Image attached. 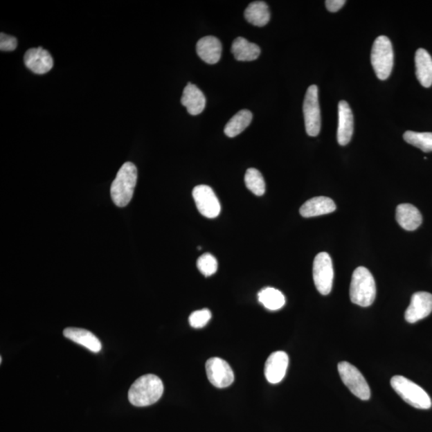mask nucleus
Instances as JSON below:
<instances>
[{
	"instance_id": "nucleus-6",
	"label": "nucleus",
	"mask_w": 432,
	"mask_h": 432,
	"mask_svg": "<svg viewBox=\"0 0 432 432\" xmlns=\"http://www.w3.org/2000/svg\"><path fill=\"white\" fill-rule=\"evenodd\" d=\"M338 371L343 384L357 397L362 400H368L371 397V390L367 380L352 364L341 362L338 364Z\"/></svg>"
},
{
	"instance_id": "nucleus-26",
	"label": "nucleus",
	"mask_w": 432,
	"mask_h": 432,
	"mask_svg": "<svg viewBox=\"0 0 432 432\" xmlns=\"http://www.w3.org/2000/svg\"><path fill=\"white\" fill-rule=\"evenodd\" d=\"M245 184L250 191L257 195L261 197L265 193L266 185L263 176L255 168H249L245 174Z\"/></svg>"
},
{
	"instance_id": "nucleus-8",
	"label": "nucleus",
	"mask_w": 432,
	"mask_h": 432,
	"mask_svg": "<svg viewBox=\"0 0 432 432\" xmlns=\"http://www.w3.org/2000/svg\"><path fill=\"white\" fill-rule=\"evenodd\" d=\"M313 279L321 294L327 296L331 292L334 269L332 260L327 252H321L316 256L313 264Z\"/></svg>"
},
{
	"instance_id": "nucleus-30",
	"label": "nucleus",
	"mask_w": 432,
	"mask_h": 432,
	"mask_svg": "<svg viewBox=\"0 0 432 432\" xmlns=\"http://www.w3.org/2000/svg\"><path fill=\"white\" fill-rule=\"evenodd\" d=\"M345 3L346 1H344V0H327L325 2L328 11L331 12L339 11Z\"/></svg>"
},
{
	"instance_id": "nucleus-4",
	"label": "nucleus",
	"mask_w": 432,
	"mask_h": 432,
	"mask_svg": "<svg viewBox=\"0 0 432 432\" xmlns=\"http://www.w3.org/2000/svg\"><path fill=\"white\" fill-rule=\"evenodd\" d=\"M390 385L395 392L413 408L426 410L431 407V399L429 394L411 380L401 375H395L390 379Z\"/></svg>"
},
{
	"instance_id": "nucleus-24",
	"label": "nucleus",
	"mask_w": 432,
	"mask_h": 432,
	"mask_svg": "<svg viewBox=\"0 0 432 432\" xmlns=\"http://www.w3.org/2000/svg\"><path fill=\"white\" fill-rule=\"evenodd\" d=\"M259 301L267 309L277 311L285 306L286 300L282 293L273 287H265L258 294Z\"/></svg>"
},
{
	"instance_id": "nucleus-15",
	"label": "nucleus",
	"mask_w": 432,
	"mask_h": 432,
	"mask_svg": "<svg viewBox=\"0 0 432 432\" xmlns=\"http://www.w3.org/2000/svg\"><path fill=\"white\" fill-rule=\"evenodd\" d=\"M197 51L200 59L205 63L215 64L218 63L222 55V44L214 36H205L198 41Z\"/></svg>"
},
{
	"instance_id": "nucleus-9",
	"label": "nucleus",
	"mask_w": 432,
	"mask_h": 432,
	"mask_svg": "<svg viewBox=\"0 0 432 432\" xmlns=\"http://www.w3.org/2000/svg\"><path fill=\"white\" fill-rule=\"evenodd\" d=\"M206 372L210 384L217 388L229 387L234 382L235 375L230 365L219 357L210 358L206 363Z\"/></svg>"
},
{
	"instance_id": "nucleus-23",
	"label": "nucleus",
	"mask_w": 432,
	"mask_h": 432,
	"mask_svg": "<svg viewBox=\"0 0 432 432\" xmlns=\"http://www.w3.org/2000/svg\"><path fill=\"white\" fill-rule=\"evenodd\" d=\"M252 113L249 110H242L231 118L224 127L225 135L233 138L243 132L251 123Z\"/></svg>"
},
{
	"instance_id": "nucleus-14",
	"label": "nucleus",
	"mask_w": 432,
	"mask_h": 432,
	"mask_svg": "<svg viewBox=\"0 0 432 432\" xmlns=\"http://www.w3.org/2000/svg\"><path fill=\"white\" fill-rule=\"evenodd\" d=\"M338 116L337 141L341 146H345L351 141L354 131L352 111L346 101L339 102Z\"/></svg>"
},
{
	"instance_id": "nucleus-21",
	"label": "nucleus",
	"mask_w": 432,
	"mask_h": 432,
	"mask_svg": "<svg viewBox=\"0 0 432 432\" xmlns=\"http://www.w3.org/2000/svg\"><path fill=\"white\" fill-rule=\"evenodd\" d=\"M231 53L239 61H253L259 57L261 50L258 45L250 43L243 37H238L231 46Z\"/></svg>"
},
{
	"instance_id": "nucleus-17",
	"label": "nucleus",
	"mask_w": 432,
	"mask_h": 432,
	"mask_svg": "<svg viewBox=\"0 0 432 432\" xmlns=\"http://www.w3.org/2000/svg\"><path fill=\"white\" fill-rule=\"evenodd\" d=\"M64 336L80 345L90 350L92 352H100L102 344L93 333L85 330V329L68 327L64 329Z\"/></svg>"
},
{
	"instance_id": "nucleus-27",
	"label": "nucleus",
	"mask_w": 432,
	"mask_h": 432,
	"mask_svg": "<svg viewBox=\"0 0 432 432\" xmlns=\"http://www.w3.org/2000/svg\"><path fill=\"white\" fill-rule=\"evenodd\" d=\"M197 267L201 273L208 277L217 271L218 263L215 257L210 253H205L200 256L197 260Z\"/></svg>"
},
{
	"instance_id": "nucleus-5",
	"label": "nucleus",
	"mask_w": 432,
	"mask_h": 432,
	"mask_svg": "<svg viewBox=\"0 0 432 432\" xmlns=\"http://www.w3.org/2000/svg\"><path fill=\"white\" fill-rule=\"evenodd\" d=\"M371 61L375 75L379 80L388 78L394 65V53L393 44L385 35H380L375 40Z\"/></svg>"
},
{
	"instance_id": "nucleus-12",
	"label": "nucleus",
	"mask_w": 432,
	"mask_h": 432,
	"mask_svg": "<svg viewBox=\"0 0 432 432\" xmlns=\"http://www.w3.org/2000/svg\"><path fill=\"white\" fill-rule=\"evenodd\" d=\"M24 64L35 74L44 75L53 68V58L47 50L43 48H30L24 57Z\"/></svg>"
},
{
	"instance_id": "nucleus-22",
	"label": "nucleus",
	"mask_w": 432,
	"mask_h": 432,
	"mask_svg": "<svg viewBox=\"0 0 432 432\" xmlns=\"http://www.w3.org/2000/svg\"><path fill=\"white\" fill-rule=\"evenodd\" d=\"M244 17L248 21L256 27H264L269 24L271 14L269 8L264 1H255L246 8Z\"/></svg>"
},
{
	"instance_id": "nucleus-11",
	"label": "nucleus",
	"mask_w": 432,
	"mask_h": 432,
	"mask_svg": "<svg viewBox=\"0 0 432 432\" xmlns=\"http://www.w3.org/2000/svg\"><path fill=\"white\" fill-rule=\"evenodd\" d=\"M432 312V295L425 291L416 292L405 312V320L415 323L428 317Z\"/></svg>"
},
{
	"instance_id": "nucleus-29",
	"label": "nucleus",
	"mask_w": 432,
	"mask_h": 432,
	"mask_svg": "<svg viewBox=\"0 0 432 432\" xmlns=\"http://www.w3.org/2000/svg\"><path fill=\"white\" fill-rule=\"evenodd\" d=\"M17 48V38L5 33L0 34V50L3 51H12Z\"/></svg>"
},
{
	"instance_id": "nucleus-3",
	"label": "nucleus",
	"mask_w": 432,
	"mask_h": 432,
	"mask_svg": "<svg viewBox=\"0 0 432 432\" xmlns=\"http://www.w3.org/2000/svg\"><path fill=\"white\" fill-rule=\"evenodd\" d=\"M377 296V286L373 276L366 267H359L353 272L350 298L354 305L360 307L371 306Z\"/></svg>"
},
{
	"instance_id": "nucleus-1",
	"label": "nucleus",
	"mask_w": 432,
	"mask_h": 432,
	"mask_svg": "<svg viewBox=\"0 0 432 432\" xmlns=\"http://www.w3.org/2000/svg\"><path fill=\"white\" fill-rule=\"evenodd\" d=\"M163 389L162 380L157 375H143L132 385L128 399L136 407H147L161 398Z\"/></svg>"
},
{
	"instance_id": "nucleus-28",
	"label": "nucleus",
	"mask_w": 432,
	"mask_h": 432,
	"mask_svg": "<svg viewBox=\"0 0 432 432\" xmlns=\"http://www.w3.org/2000/svg\"><path fill=\"white\" fill-rule=\"evenodd\" d=\"M212 318V313L208 309L195 311L189 316V323L194 328H201L207 324Z\"/></svg>"
},
{
	"instance_id": "nucleus-13",
	"label": "nucleus",
	"mask_w": 432,
	"mask_h": 432,
	"mask_svg": "<svg viewBox=\"0 0 432 432\" xmlns=\"http://www.w3.org/2000/svg\"><path fill=\"white\" fill-rule=\"evenodd\" d=\"M289 363V358L285 352L272 353L267 359L264 368L265 377L270 384H279L284 379Z\"/></svg>"
},
{
	"instance_id": "nucleus-7",
	"label": "nucleus",
	"mask_w": 432,
	"mask_h": 432,
	"mask_svg": "<svg viewBox=\"0 0 432 432\" xmlns=\"http://www.w3.org/2000/svg\"><path fill=\"white\" fill-rule=\"evenodd\" d=\"M303 116H305L307 135L312 137L317 136L321 128V115L320 104H318V90L316 85L308 87L305 102H303Z\"/></svg>"
},
{
	"instance_id": "nucleus-25",
	"label": "nucleus",
	"mask_w": 432,
	"mask_h": 432,
	"mask_svg": "<svg viewBox=\"0 0 432 432\" xmlns=\"http://www.w3.org/2000/svg\"><path fill=\"white\" fill-rule=\"evenodd\" d=\"M406 142L424 152H432V133L408 131L404 133Z\"/></svg>"
},
{
	"instance_id": "nucleus-19",
	"label": "nucleus",
	"mask_w": 432,
	"mask_h": 432,
	"mask_svg": "<svg viewBox=\"0 0 432 432\" xmlns=\"http://www.w3.org/2000/svg\"><path fill=\"white\" fill-rule=\"evenodd\" d=\"M395 217L400 227L407 231L417 229L423 221L418 208L409 204H399L396 208Z\"/></svg>"
},
{
	"instance_id": "nucleus-18",
	"label": "nucleus",
	"mask_w": 432,
	"mask_h": 432,
	"mask_svg": "<svg viewBox=\"0 0 432 432\" xmlns=\"http://www.w3.org/2000/svg\"><path fill=\"white\" fill-rule=\"evenodd\" d=\"M181 102L190 115L197 116L204 110L206 98L198 87L188 83L183 90Z\"/></svg>"
},
{
	"instance_id": "nucleus-2",
	"label": "nucleus",
	"mask_w": 432,
	"mask_h": 432,
	"mask_svg": "<svg viewBox=\"0 0 432 432\" xmlns=\"http://www.w3.org/2000/svg\"><path fill=\"white\" fill-rule=\"evenodd\" d=\"M138 174L135 164L123 163L111 187L113 202L119 208H125L130 203L137 182Z\"/></svg>"
},
{
	"instance_id": "nucleus-20",
	"label": "nucleus",
	"mask_w": 432,
	"mask_h": 432,
	"mask_svg": "<svg viewBox=\"0 0 432 432\" xmlns=\"http://www.w3.org/2000/svg\"><path fill=\"white\" fill-rule=\"evenodd\" d=\"M416 76L422 86L430 87L432 85V58L424 48H420L415 53Z\"/></svg>"
},
{
	"instance_id": "nucleus-16",
	"label": "nucleus",
	"mask_w": 432,
	"mask_h": 432,
	"mask_svg": "<svg viewBox=\"0 0 432 432\" xmlns=\"http://www.w3.org/2000/svg\"><path fill=\"white\" fill-rule=\"evenodd\" d=\"M336 206L333 200L325 197H314L303 204L300 213L303 217L311 218L335 212Z\"/></svg>"
},
{
	"instance_id": "nucleus-10",
	"label": "nucleus",
	"mask_w": 432,
	"mask_h": 432,
	"mask_svg": "<svg viewBox=\"0 0 432 432\" xmlns=\"http://www.w3.org/2000/svg\"><path fill=\"white\" fill-rule=\"evenodd\" d=\"M192 195L200 214L209 219L217 217L221 205L212 188L199 185L193 189Z\"/></svg>"
}]
</instances>
